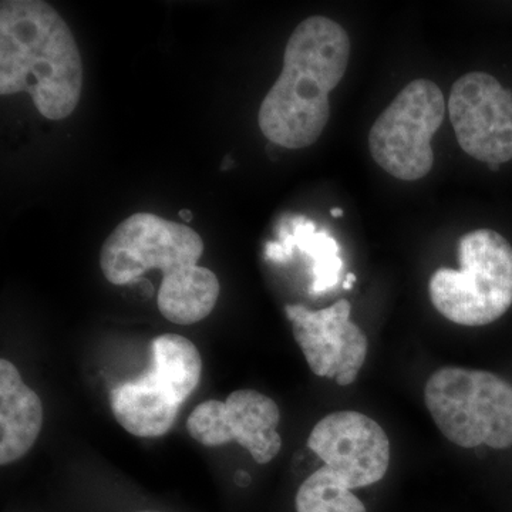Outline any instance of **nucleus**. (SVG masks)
<instances>
[{
	"label": "nucleus",
	"mask_w": 512,
	"mask_h": 512,
	"mask_svg": "<svg viewBox=\"0 0 512 512\" xmlns=\"http://www.w3.org/2000/svg\"><path fill=\"white\" fill-rule=\"evenodd\" d=\"M444 114L446 101L440 87L431 80H413L370 128L373 160L397 180L426 177L434 164L431 138L443 123Z\"/></svg>",
	"instance_id": "5"
},
{
	"label": "nucleus",
	"mask_w": 512,
	"mask_h": 512,
	"mask_svg": "<svg viewBox=\"0 0 512 512\" xmlns=\"http://www.w3.org/2000/svg\"><path fill=\"white\" fill-rule=\"evenodd\" d=\"M448 111L464 153L488 167L512 160V92L494 76H461L451 87Z\"/></svg>",
	"instance_id": "7"
},
{
	"label": "nucleus",
	"mask_w": 512,
	"mask_h": 512,
	"mask_svg": "<svg viewBox=\"0 0 512 512\" xmlns=\"http://www.w3.org/2000/svg\"><path fill=\"white\" fill-rule=\"evenodd\" d=\"M293 338L316 376L349 386L365 365L369 340L350 320L352 306L346 299L319 311L303 305H286Z\"/></svg>",
	"instance_id": "9"
},
{
	"label": "nucleus",
	"mask_w": 512,
	"mask_h": 512,
	"mask_svg": "<svg viewBox=\"0 0 512 512\" xmlns=\"http://www.w3.org/2000/svg\"><path fill=\"white\" fill-rule=\"evenodd\" d=\"M295 249L313 261L311 293L329 291L339 284L343 271L338 241L326 231H318L315 222L305 215H293L279 229V239L266 244L265 254L269 261L284 264L292 258Z\"/></svg>",
	"instance_id": "13"
},
{
	"label": "nucleus",
	"mask_w": 512,
	"mask_h": 512,
	"mask_svg": "<svg viewBox=\"0 0 512 512\" xmlns=\"http://www.w3.org/2000/svg\"><path fill=\"white\" fill-rule=\"evenodd\" d=\"M353 288V282L349 281V279H346L345 282H343V289H346V291H350V289Z\"/></svg>",
	"instance_id": "19"
},
{
	"label": "nucleus",
	"mask_w": 512,
	"mask_h": 512,
	"mask_svg": "<svg viewBox=\"0 0 512 512\" xmlns=\"http://www.w3.org/2000/svg\"><path fill=\"white\" fill-rule=\"evenodd\" d=\"M348 32L325 16L303 20L286 45L284 67L258 113L264 136L299 150L322 136L330 117L329 94L349 66Z\"/></svg>",
	"instance_id": "2"
},
{
	"label": "nucleus",
	"mask_w": 512,
	"mask_h": 512,
	"mask_svg": "<svg viewBox=\"0 0 512 512\" xmlns=\"http://www.w3.org/2000/svg\"><path fill=\"white\" fill-rule=\"evenodd\" d=\"M43 406L23 382L18 367L0 360V464L15 463L35 446L42 431Z\"/></svg>",
	"instance_id": "12"
},
{
	"label": "nucleus",
	"mask_w": 512,
	"mask_h": 512,
	"mask_svg": "<svg viewBox=\"0 0 512 512\" xmlns=\"http://www.w3.org/2000/svg\"><path fill=\"white\" fill-rule=\"evenodd\" d=\"M220 292L217 275L197 265L170 281L161 282L158 311L175 325H194L211 315Z\"/></svg>",
	"instance_id": "14"
},
{
	"label": "nucleus",
	"mask_w": 512,
	"mask_h": 512,
	"mask_svg": "<svg viewBox=\"0 0 512 512\" xmlns=\"http://www.w3.org/2000/svg\"><path fill=\"white\" fill-rule=\"evenodd\" d=\"M460 269L440 268L430 279L431 303L450 322L485 326L512 305V247L493 231L477 229L458 242Z\"/></svg>",
	"instance_id": "3"
},
{
	"label": "nucleus",
	"mask_w": 512,
	"mask_h": 512,
	"mask_svg": "<svg viewBox=\"0 0 512 512\" xmlns=\"http://www.w3.org/2000/svg\"><path fill=\"white\" fill-rule=\"evenodd\" d=\"M434 423L451 443L464 448L512 446V386L485 370L448 366L424 387Z\"/></svg>",
	"instance_id": "4"
},
{
	"label": "nucleus",
	"mask_w": 512,
	"mask_h": 512,
	"mask_svg": "<svg viewBox=\"0 0 512 512\" xmlns=\"http://www.w3.org/2000/svg\"><path fill=\"white\" fill-rule=\"evenodd\" d=\"M308 447L352 490L377 483L389 470V437L366 414L345 410L323 417Z\"/></svg>",
	"instance_id": "10"
},
{
	"label": "nucleus",
	"mask_w": 512,
	"mask_h": 512,
	"mask_svg": "<svg viewBox=\"0 0 512 512\" xmlns=\"http://www.w3.org/2000/svg\"><path fill=\"white\" fill-rule=\"evenodd\" d=\"M202 254L204 241L188 225L137 212L104 241L100 268L113 285L133 284L153 269L163 272L167 281L197 266Z\"/></svg>",
	"instance_id": "6"
},
{
	"label": "nucleus",
	"mask_w": 512,
	"mask_h": 512,
	"mask_svg": "<svg viewBox=\"0 0 512 512\" xmlns=\"http://www.w3.org/2000/svg\"><path fill=\"white\" fill-rule=\"evenodd\" d=\"M83 90V60L72 30L42 0L0 3V94L29 93L37 111L63 120Z\"/></svg>",
	"instance_id": "1"
},
{
	"label": "nucleus",
	"mask_w": 512,
	"mask_h": 512,
	"mask_svg": "<svg viewBox=\"0 0 512 512\" xmlns=\"http://www.w3.org/2000/svg\"><path fill=\"white\" fill-rule=\"evenodd\" d=\"M296 512H367L352 488L328 466L320 467L299 487Z\"/></svg>",
	"instance_id": "16"
},
{
	"label": "nucleus",
	"mask_w": 512,
	"mask_h": 512,
	"mask_svg": "<svg viewBox=\"0 0 512 512\" xmlns=\"http://www.w3.org/2000/svg\"><path fill=\"white\" fill-rule=\"evenodd\" d=\"M136 512H161V511H154V510H143V511H136Z\"/></svg>",
	"instance_id": "20"
},
{
	"label": "nucleus",
	"mask_w": 512,
	"mask_h": 512,
	"mask_svg": "<svg viewBox=\"0 0 512 512\" xmlns=\"http://www.w3.org/2000/svg\"><path fill=\"white\" fill-rule=\"evenodd\" d=\"M330 215H332L333 218H340L343 217V211L340 210V208H332Z\"/></svg>",
	"instance_id": "18"
},
{
	"label": "nucleus",
	"mask_w": 512,
	"mask_h": 512,
	"mask_svg": "<svg viewBox=\"0 0 512 512\" xmlns=\"http://www.w3.org/2000/svg\"><path fill=\"white\" fill-rule=\"evenodd\" d=\"M180 217L183 218L185 222H190L192 220V214L187 210L180 211Z\"/></svg>",
	"instance_id": "17"
},
{
	"label": "nucleus",
	"mask_w": 512,
	"mask_h": 512,
	"mask_svg": "<svg viewBox=\"0 0 512 512\" xmlns=\"http://www.w3.org/2000/svg\"><path fill=\"white\" fill-rule=\"evenodd\" d=\"M110 407L128 433L156 439L173 429L183 403L147 370L144 375L114 387Z\"/></svg>",
	"instance_id": "11"
},
{
	"label": "nucleus",
	"mask_w": 512,
	"mask_h": 512,
	"mask_svg": "<svg viewBox=\"0 0 512 512\" xmlns=\"http://www.w3.org/2000/svg\"><path fill=\"white\" fill-rule=\"evenodd\" d=\"M150 372L184 404L200 384V352L190 339L175 333H165L153 342V365Z\"/></svg>",
	"instance_id": "15"
},
{
	"label": "nucleus",
	"mask_w": 512,
	"mask_h": 512,
	"mask_svg": "<svg viewBox=\"0 0 512 512\" xmlns=\"http://www.w3.org/2000/svg\"><path fill=\"white\" fill-rule=\"evenodd\" d=\"M278 404L256 390L229 394L225 402L207 400L188 417L190 436L205 447L238 443L258 464L271 463L282 448Z\"/></svg>",
	"instance_id": "8"
}]
</instances>
